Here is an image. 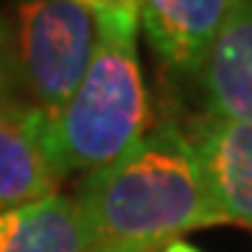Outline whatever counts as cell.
I'll return each instance as SVG.
<instances>
[{"mask_svg": "<svg viewBox=\"0 0 252 252\" xmlns=\"http://www.w3.org/2000/svg\"><path fill=\"white\" fill-rule=\"evenodd\" d=\"M90 252H160L202 227L224 224L190 137L174 124L143 135L76 193Z\"/></svg>", "mask_w": 252, "mask_h": 252, "instance_id": "obj_1", "label": "cell"}, {"mask_svg": "<svg viewBox=\"0 0 252 252\" xmlns=\"http://www.w3.org/2000/svg\"><path fill=\"white\" fill-rule=\"evenodd\" d=\"M98 45L59 115L48 118V143L59 177L115 162L146 135L152 118L137 62L140 17H95Z\"/></svg>", "mask_w": 252, "mask_h": 252, "instance_id": "obj_2", "label": "cell"}, {"mask_svg": "<svg viewBox=\"0 0 252 252\" xmlns=\"http://www.w3.org/2000/svg\"><path fill=\"white\" fill-rule=\"evenodd\" d=\"M98 45V23L73 0H20L14 62L34 107L56 118Z\"/></svg>", "mask_w": 252, "mask_h": 252, "instance_id": "obj_3", "label": "cell"}, {"mask_svg": "<svg viewBox=\"0 0 252 252\" xmlns=\"http://www.w3.org/2000/svg\"><path fill=\"white\" fill-rule=\"evenodd\" d=\"M59 171L48 143V115L34 104H0V213L56 193Z\"/></svg>", "mask_w": 252, "mask_h": 252, "instance_id": "obj_4", "label": "cell"}, {"mask_svg": "<svg viewBox=\"0 0 252 252\" xmlns=\"http://www.w3.org/2000/svg\"><path fill=\"white\" fill-rule=\"evenodd\" d=\"M190 143L224 224L252 230V124L207 115L196 124Z\"/></svg>", "mask_w": 252, "mask_h": 252, "instance_id": "obj_5", "label": "cell"}, {"mask_svg": "<svg viewBox=\"0 0 252 252\" xmlns=\"http://www.w3.org/2000/svg\"><path fill=\"white\" fill-rule=\"evenodd\" d=\"M140 28L165 67L199 76L233 0H137Z\"/></svg>", "mask_w": 252, "mask_h": 252, "instance_id": "obj_6", "label": "cell"}, {"mask_svg": "<svg viewBox=\"0 0 252 252\" xmlns=\"http://www.w3.org/2000/svg\"><path fill=\"white\" fill-rule=\"evenodd\" d=\"M199 76L213 115L252 124V0H233Z\"/></svg>", "mask_w": 252, "mask_h": 252, "instance_id": "obj_7", "label": "cell"}, {"mask_svg": "<svg viewBox=\"0 0 252 252\" xmlns=\"http://www.w3.org/2000/svg\"><path fill=\"white\" fill-rule=\"evenodd\" d=\"M0 252H90L79 199L51 193L0 213Z\"/></svg>", "mask_w": 252, "mask_h": 252, "instance_id": "obj_8", "label": "cell"}, {"mask_svg": "<svg viewBox=\"0 0 252 252\" xmlns=\"http://www.w3.org/2000/svg\"><path fill=\"white\" fill-rule=\"evenodd\" d=\"M14 73H17V62H14V48H11L9 28L0 17V104L14 101Z\"/></svg>", "mask_w": 252, "mask_h": 252, "instance_id": "obj_9", "label": "cell"}, {"mask_svg": "<svg viewBox=\"0 0 252 252\" xmlns=\"http://www.w3.org/2000/svg\"><path fill=\"white\" fill-rule=\"evenodd\" d=\"M93 17H140L137 0H73Z\"/></svg>", "mask_w": 252, "mask_h": 252, "instance_id": "obj_10", "label": "cell"}, {"mask_svg": "<svg viewBox=\"0 0 252 252\" xmlns=\"http://www.w3.org/2000/svg\"><path fill=\"white\" fill-rule=\"evenodd\" d=\"M160 252H202V250H199V247H193V244H188V241H182V238H177V241L165 244Z\"/></svg>", "mask_w": 252, "mask_h": 252, "instance_id": "obj_11", "label": "cell"}]
</instances>
